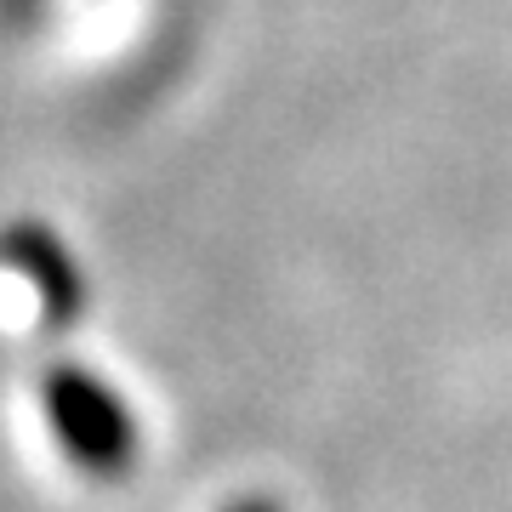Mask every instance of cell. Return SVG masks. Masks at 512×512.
<instances>
[{"label": "cell", "mask_w": 512, "mask_h": 512, "mask_svg": "<svg viewBox=\"0 0 512 512\" xmlns=\"http://www.w3.org/2000/svg\"><path fill=\"white\" fill-rule=\"evenodd\" d=\"M40 416L52 427V444L92 478H120L137 461V416L86 365H57L40 376Z\"/></svg>", "instance_id": "1"}, {"label": "cell", "mask_w": 512, "mask_h": 512, "mask_svg": "<svg viewBox=\"0 0 512 512\" xmlns=\"http://www.w3.org/2000/svg\"><path fill=\"white\" fill-rule=\"evenodd\" d=\"M228 512H279V507H268V501H234Z\"/></svg>", "instance_id": "3"}, {"label": "cell", "mask_w": 512, "mask_h": 512, "mask_svg": "<svg viewBox=\"0 0 512 512\" xmlns=\"http://www.w3.org/2000/svg\"><path fill=\"white\" fill-rule=\"evenodd\" d=\"M6 262L29 274V285H35L40 308H46L52 325H69L74 313H80L86 285H80L74 262L63 256V245H57L46 228H12V234H6Z\"/></svg>", "instance_id": "2"}]
</instances>
